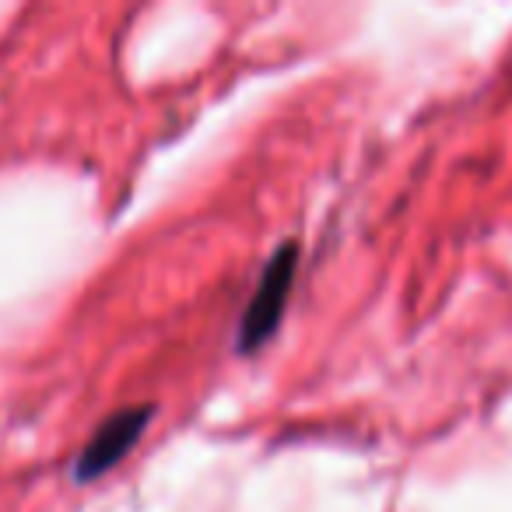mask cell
I'll return each mask as SVG.
<instances>
[{"label":"cell","instance_id":"obj_2","mask_svg":"<svg viewBox=\"0 0 512 512\" xmlns=\"http://www.w3.org/2000/svg\"><path fill=\"white\" fill-rule=\"evenodd\" d=\"M151 414H155V407H148V404L113 414V418H109L106 425H102L99 432L92 435V442L85 446L78 467H74V477L85 484V481H95V477H102L109 467H116V463H120L123 456L130 453V446H134V442L144 435Z\"/></svg>","mask_w":512,"mask_h":512},{"label":"cell","instance_id":"obj_1","mask_svg":"<svg viewBox=\"0 0 512 512\" xmlns=\"http://www.w3.org/2000/svg\"><path fill=\"white\" fill-rule=\"evenodd\" d=\"M295 267H299V242H281L278 253L267 260L260 285H256L253 299H249L246 313L239 320V351L253 355L256 348H264L278 330L281 316H285V302L295 285Z\"/></svg>","mask_w":512,"mask_h":512}]
</instances>
